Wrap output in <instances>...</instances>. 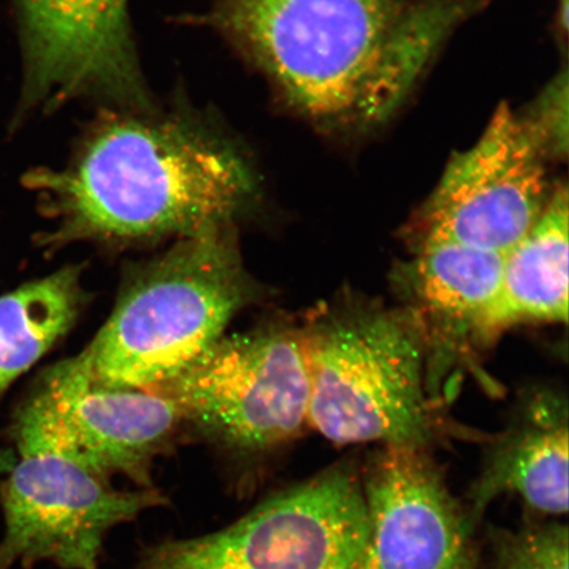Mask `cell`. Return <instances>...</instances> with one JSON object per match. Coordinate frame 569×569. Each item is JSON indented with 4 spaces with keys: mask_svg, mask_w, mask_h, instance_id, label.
Wrapping results in <instances>:
<instances>
[{
    "mask_svg": "<svg viewBox=\"0 0 569 569\" xmlns=\"http://www.w3.org/2000/svg\"><path fill=\"white\" fill-rule=\"evenodd\" d=\"M486 0H222L210 23L317 127L387 123Z\"/></svg>",
    "mask_w": 569,
    "mask_h": 569,
    "instance_id": "1",
    "label": "cell"
},
{
    "mask_svg": "<svg viewBox=\"0 0 569 569\" xmlns=\"http://www.w3.org/2000/svg\"><path fill=\"white\" fill-rule=\"evenodd\" d=\"M24 182L54 222L49 247L190 237L230 226L258 190L237 149L178 119L106 120L69 167Z\"/></svg>",
    "mask_w": 569,
    "mask_h": 569,
    "instance_id": "2",
    "label": "cell"
},
{
    "mask_svg": "<svg viewBox=\"0 0 569 569\" xmlns=\"http://www.w3.org/2000/svg\"><path fill=\"white\" fill-rule=\"evenodd\" d=\"M300 327L312 430L336 445L430 450L439 436L437 402L422 339L400 306L346 290Z\"/></svg>",
    "mask_w": 569,
    "mask_h": 569,
    "instance_id": "3",
    "label": "cell"
},
{
    "mask_svg": "<svg viewBox=\"0 0 569 569\" xmlns=\"http://www.w3.org/2000/svg\"><path fill=\"white\" fill-rule=\"evenodd\" d=\"M256 296L232 226L212 227L132 274L76 358L98 387L151 390L208 351Z\"/></svg>",
    "mask_w": 569,
    "mask_h": 569,
    "instance_id": "4",
    "label": "cell"
},
{
    "mask_svg": "<svg viewBox=\"0 0 569 569\" xmlns=\"http://www.w3.org/2000/svg\"><path fill=\"white\" fill-rule=\"evenodd\" d=\"M366 533L361 473L341 461L223 529L147 547L137 569H356Z\"/></svg>",
    "mask_w": 569,
    "mask_h": 569,
    "instance_id": "5",
    "label": "cell"
},
{
    "mask_svg": "<svg viewBox=\"0 0 569 569\" xmlns=\"http://www.w3.org/2000/svg\"><path fill=\"white\" fill-rule=\"evenodd\" d=\"M151 393L172 401L183 421L240 458H259L295 440L309 416L301 327L274 323L222 337Z\"/></svg>",
    "mask_w": 569,
    "mask_h": 569,
    "instance_id": "6",
    "label": "cell"
},
{
    "mask_svg": "<svg viewBox=\"0 0 569 569\" xmlns=\"http://www.w3.org/2000/svg\"><path fill=\"white\" fill-rule=\"evenodd\" d=\"M17 462L2 490L6 530L0 569L51 561L99 569L112 529L166 507L159 489L119 490L102 476L34 440L16 438Z\"/></svg>",
    "mask_w": 569,
    "mask_h": 569,
    "instance_id": "7",
    "label": "cell"
},
{
    "mask_svg": "<svg viewBox=\"0 0 569 569\" xmlns=\"http://www.w3.org/2000/svg\"><path fill=\"white\" fill-rule=\"evenodd\" d=\"M547 160L522 117L501 104L480 139L447 163L411 223V247L450 243L508 253L550 201Z\"/></svg>",
    "mask_w": 569,
    "mask_h": 569,
    "instance_id": "8",
    "label": "cell"
},
{
    "mask_svg": "<svg viewBox=\"0 0 569 569\" xmlns=\"http://www.w3.org/2000/svg\"><path fill=\"white\" fill-rule=\"evenodd\" d=\"M182 421L168 398L98 387L71 358L36 381L17 412L13 438L51 447L107 480L123 475L152 488L154 458Z\"/></svg>",
    "mask_w": 569,
    "mask_h": 569,
    "instance_id": "9",
    "label": "cell"
},
{
    "mask_svg": "<svg viewBox=\"0 0 569 569\" xmlns=\"http://www.w3.org/2000/svg\"><path fill=\"white\" fill-rule=\"evenodd\" d=\"M360 473L367 533L356 569H479L475 525L430 450L380 447Z\"/></svg>",
    "mask_w": 569,
    "mask_h": 569,
    "instance_id": "10",
    "label": "cell"
},
{
    "mask_svg": "<svg viewBox=\"0 0 569 569\" xmlns=\"http://www.w3.org/2000/svg\"><path fill=\"white\" fill-rule=\"evenodd\" d=\"M24 110L77 96L142 101L127 0H17Z\"/></svg>",
    "mask_w": 569,
    "mask_h": 569,
    "instance_id": "11",
    "label": "cell"
},
{
    "mask_svg": "<svg viewBox=\"0 0 569 569\" xmlns=\"http://www.w3.org/2000/svg\"><path fill=\"white\" fill-rule=\"evenodd\" d=\"M398 264L400 308L422 339L427 388L437 403L445 380L486 347L483 320L500 282L503 254L450 243H423Z\"/></svg>",
    "mask_w": 569,
    "mask_h": 569,
    "instance_id": "12",
    "label": "cell"
},
{
    "mask_svg": "<svg viewBox=\"0 0 569 569\" xmlns=\"http://www.w3.org/2000/svg\"><path fill=\"white\" fill-rule=\"evenodd\" d=\"M568 401L565 391H525L505 429L490 440L478 479L469 489L467 513L479 523L503 495L521 498L539 519L568 515Z\"/></svg>",
    "mask_w": 569,
    "mask_h": 569,
    "instance_id": "13",
    "label": "cell"
},
{
    "mask_svg": "<svg viewBox=\"0 0 569 569\" xmlns=\"http://www.w3.org/2000/svg\"><path fill=\"white\" fill-rule=\"evenodd\" d=\"M568 189L555 184L532 229L503 254L500 282L483 320L486 346L511 327L567 323Z\"/></svg>",
    "mask_w": 569,
    "mask_h": 569,
    "instance_id": "14",
    "label": "cell"
},
{
    "mask_svg": "<svg viewBox=\"0 0 569 569\" xmlns=\"http://www.w3.org/2000/svg\"><path fill=\"white\" fill-rule=\"evenodd\" d=\"M81 268L67 267L0 297V397L80 316Z\"/></svg>",
    "mask_w": 569,
    "mask_h": 569,
    "instance_id": "15",
    "label": "cell"
},
{
    "mask_svg": "<svg viewBox=\"0 0 569 569\" xmlns=\"http://www.w3.org/2000/svg\"><path fill=\"white\" fill-rule=\"evenodd\" d=\"M490 569H568V526L559 519H532L517 529L490 532Z\"/></svg>",
    "mask_w": 569,
    "mask_h": 569,
    "instance_id": "16",
    "label": "cell"
},
{
    "mask_svg": "<svg viewBox=\"0 0 569 569\" xmlns=\"http://www.w3.org/2000/svg\"><path fill=\"white\" fill-rule=\"evenodd\" d=\"M547 159H566L568 152V73L553 78L522 117Z\"/></svg>",
    "mask_w": 569,
    "mask_h": 569,
    "instance_id": "17",
    "label": "cell"
},
{
    "mask_svg": "<svg viewBox=\"0 0 569 569\" xmlns=\"http://www.w3.org/2000/svg\"><path fill=\"white\" fill-rule=\"evenodd\" d=\"M17 462L16 451L0 448V475H9Z\"/></svg>",
    "mask_w": 569,
    "mask_h": 569,
    "instance_id": "18",
    "label": "cell"
},
{
    "mask_svg": "<svg viewBox=\"0 0 569 569\" xmlns=\"http://www.w3.org/2000/svg\"><path fill=\"white\" fill-rule=\"evenodd\" d=\"M559 20L560 24L563 26V30L568 28V0H559Z\"/></svg>",
    "mask_w": 569,
    "mask_h": 569,
    "instance_id": "19",
    "label": "cell"
}]
</instances>
